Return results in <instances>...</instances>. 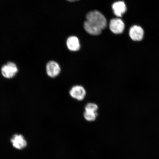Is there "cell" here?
<instances>
[{"mask_svg": "<svg viewBox=\"0 0 159 159\" xmlns=\"http://www.w3.org/2000/svg\"><path fill=\"white\" fill-rule=\"evenodd\" d=\"M87 21L89 24L94 27L104 30L107 26V21L104 16L98 11L89 12L86 16Z\"/></svg>", "mask_w": 159, "mask_h": 159, "instance_id": "obj_1", "label": "cell"}, {"mask_svg": "<svg viewBox=\"0 0 159 159\" xmlns=\"http://www.w3.org/2000/svg\"><path fill=\"white\" fill-rule=\"evenodd\" d=\"M18 72V69L14 63L9 62L3 66L1 69L2 74L7 79L14 77Z\"/></svg>", "mask_w": 159, "mask_h": 159, "instance_id": "obj_2", "label": "cell"}, {"mask_svg": "<svg viewBox=\"0 0 159 159\" xmlns=\"http://www.w3.org/2000/svg\"><path fill=\"white\" fill-rule=\"evenodd\" d=\"M129 34L132 40L139 42L142 41L143 39L144 32L142 27L135 25L131 27Z\"/></svg>", "mask_w": 159, "mask_h": 159, "instance_id": "obj_3", "label": "cell"}, {"mask_svg": "<svg viewBox=\"0 0 159 159\" xmlns=\"http://www.w3.org/2000/svg\"><path fill=\"white\" fill-rule=\"evenodd\" d=\"M109 27L111 31L115 34H120L124 30L125 24L120 19H114L111 20Z\"/></svg>", "mask_w": 159, "mask_h": 159, "instance_id": "obj_4", "label": "cell"}, {"mask_svg": "<svg viewBox=\"0 0 159 159\" xmlns=\"http://www.w3.org/2000/svg\"><path fill=\"white\" fill-rule=\"evenodd\" d=\"M70 96L79 101L83 100L86 95V91L84 87L81 85H75L70 91Z\"/></svg>", "mask_w": 159, "mask_h": 159, "instance_id": "obj_5", "label": "cell"}, {"mask_svg": "<svg viewBox=\"0 0 159 159\" xmlns=\"http://www.w3.org/2000/svg\"><path fill=\"white\" fill-rule=\"evenodd\" d=\"M46 71L49 77L54 78L57 76L60 73V67L56 61H50L47 65Z\"/></svg>", "mask_w": 159, "mask_h": 159, "instance_id": "obj_6", "label": "cell"}, {"mask_svg": "<svg viewBox=\"0 0 159 159\" xmlns=\"http://www.w3.org/2000/svg\"><path fill=\"white\" fill-rule=\"evenodd\" d=\"M112 8L115 15L118 17H122L127 10L126 5L123 1L114 3L112 6Z\"/></svg>", "mask_w": 159, "mask_h": 159, "instance_id": "obj_7", "label": "cell"}, {"mask_svg": "<svg viewBox=\"0 0 159 159\" xmlns=\"http://www.w3.org/2000/svg\"><path fill=\"white\" fill-rule=\"evenodd\" d=\"M11 142L13 146L17 149H23L26 146V141L21 135H15L12 138Z\"/></svg>", "mask_w": 159, "mask_h": 159, "instance_id": "obj_8", "label": "cell"}, {"mask_svg": "<svg viewBox=\"0 0 159 159\" xmlns=\"http://www.w3.org/2000/svg\"><path fill=\"white\" fill-rule=\"evenodd\" d=\"M66 45L69 49L72 51H78L80 48L79 40L75 36L69 37L67 39Z\"/></svg>", "mask_w": 159, "mask_h": 159, "instance_id": "obj_9", "label": "cell"}, {"mask_svg": "<svg viewBox=\"0 0 159 159\" xmlns=\"http://www.w3.org/2000/svg\"><path fill=\"white\" fill-rule=\"evenodd\" d=\"M84 28L85 30L89 34L93 35H97L101 34L102 30L96 28L92 26L86 21L84 23Z\"/></svg>", "mask_w": 159, "mask_h": 159, "instance_id": "obj_10", "label": "cell"}, {"mask_svg": "<svg viewBox=\"0 0 159 159\" xmlns=\"http://www.w3.org/2000/svg\"><path fill=\"white\" fill-rule=\"evenodd\" d=\"M97 115V114L96 112H91L85 111L84 113V117L86 120L92 121L95 120Z\"/></svg>", "mask_w": 159, "mask_h": 159, "instance_id": "obj_11", "label": "cell"}, {"mask_svg": "<svg viewBox=\"0 0 159 159\" xmlns=\"http://www.w3.org/2000/svg\"><path fill=\"white\" fill-rule=\"evenodd\" d=\"M98 109L97 105L94 103H89L85 107V110L91 112H97Z\"/></svg>", "mask_w": 159, "mask_h": 159, "instance_id": "obj_12", "label": "cell"}, {"mask_svg": "<svg viewBox=\"0 0 159 159\" xmlns=\"http://www.w3.org/2000/svg\"><path fill=\"white\" fill-rule=\"evenodd\" d=\"M67 1H68L70 2H75V1H78V0H67Z\"/></svg>", "mask_w": 159, "mask_h": 159, "instance_id": "obj_13", "label": "cell"}]
</instances>
